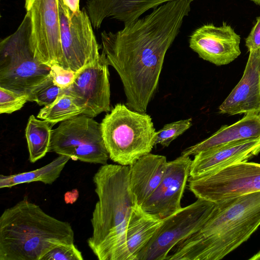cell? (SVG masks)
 <instances>
[{
    "instance_id": "cell-1",
    "label": "cell",
    "mask_w": 260,
    "mask_h": 260,
    "mask_svg": "<svg viewBox=\"0 0 260 260\" xmlns=\"http://www.w3.org/2000/svg\"><path fill=\"white\" fill-rule=\"evenodd\" d=\"M192 0H178L124 23L115 32L101 33V54L119 76L130 109L146 113L158 85L166 54L191 11Z\"/></svg>"
},
{
    "instance_id": "cell-2",
    "label": "cell",
    "mask_w": 260,
    "mask_h": 260,
    "mask_svg": "<svg viewBox=\"0 0 260 260\" xmlns=\"http://www.w3.org/2000/svg\"><path fill=\"white\" fill-rule=\"evenodd\" d=\"M260 226V191L219 203L196 233L178 243L166 260H219Z\"/></svg>"
},
{
    "instance_id": "cell-3",
    "label": "cell",
    "mask_w": 260,
    "mask_h": 260,
    "mask_svg": "<svg viewBox=\"0 0 260 260\" xmlns=\"http://www.w3.org/2000/svg\"><path fill=\"white\" fill-rule=\"evenodd\" d=\"M98 200L90 219L88 247L99 260H118L126 227L137 205L129 187V166L102 165L93 177Z\"/></svg>"
},
{
    "instance_id": "cell-4",
    "label": "cell",
    "mask_w": 260,
    "mask_h": 260,
    "mask_svg": "<svg viewBox=\"0 0 260 260\" xmlns=\"http://www.w3.org/2000/svg\"><path fill=\"white\" fill-rule=\"evenodd\" d=\"M74 240L69 222L49 215L25 197L0 217V260H41L56 245Z\"/></svg>"
},
{
    "instance_id": "cell-5",
    "label": "cell",
    "mask_w": 260,
    "mask_h": 260,
    "mask_svg": "<svg viewBox=\"0 0 260 260\" xmlns=\"http://www.w3.org/2000/svg\"><path fill=\"white\" fill-rule=\"evenodd\" d=\"M101 126L109 158L119 165H131L155 146L157 131L150 116L125 105H115Z\"/></svg>"
},
{
    "instance_id": "cell-6",
    "label": "cell",
    "mask_w": 260,
    "mask_h": 260,
    "mask_svg": "<svg viewBox=\"0 0 260 260\" xmlns=\"http://www.w3.org/2000/svg\"><path fill=\"white\" fill-rule=\"evenodd\" d=\"M26 13L17 30L0 43V87L28 95L49 75L50 67L35 56Z\"/></svg>"
},
{
    "instance_id": "cell-7",
    "label": "cell",
    "mask_w": 260,
    "mask_h": 260,
    "mask_svg": "<svg viewBox=\"0 0 260 260\" xmlns=\"http://www.w3.org/2000/svg\"><path fill=\"white\" fill-rule=\"evenodd\" d=\"M93 118L80 114L61 122L52 131L49 151L84 162L107 164L110 158L101 123Z\"/></svg>"
},
{
    "instance_id": "cell-8",
    "label": "cell",
    "mask_w": 260,
    "mask_h": 260,
    "mask_svg": "<svg viewBox=\"0 0 260 260\" xmlns=\"http://www.w3.org/2000/svg\"><path fill=\"white\" fill-rule=\"evenodd\" d=\"M216 205L198 198L190 205L164 218L161 226L139 253L137 260H166L178 243L202 228Z\"/></svg>"
},
{
    "instance_id": "cell-9",
    "label": "cell",
    "mask_w": 260,
    "mask_h": 260,
    "mask_svg": "<svg viewBox=\"0 0 260 260\" xmlns=\"http://www.w3.org/2000/svg\"><path fill=\"white\" fill-rule=\"evenodd\" d=\"M189 188L197 198L215 203L260 191V164L242 162L194 178Z\"/></svg>"
},
{
    "instance_id": "cell-10",
    "label": "cell",
    "mask_w": 260,
    "mask_h": 260,
    "mask_svg": "<svg viewBox=\"0 0 260 260\" xmlns=\"http://www.w3.org/2000/svg\"><path fill=\"white\" fill-rule=\"evenodd\" d=\"M58 3L62 52L61 66L76 73L100 57L101 47L85 8L74 13L62 0H58Z\"/></svg>"
},
{
    "instance_id": "cell-11",
    "label": "cell",
    "mask_w": 260,
    "mask_h": 260,
    "mask_svg": "<svg viewBox=\"0 0 260 260\" xmlns=\"http://www.w3.org/2000/svg\"><path fill=\"white\" fill-rule=\"evenodd\" d=\"M30 20V44L36 58L50 67L61 65L58 0H24Z\"/></svg>"
},
{
    "instance_id": "cell-12",
    "label": "cell",
    "mask_w": 260,
    "mask_h": 260,
    "mask_svg": "<svg viewBox=\"0 0 260 260\" xmlns=\"http://www.w3.org/2000/svg\"><path fill=\"white\" fill-rule=\"evenodd\" d=\"M109 65L102 57L76 73L73 82L63 92L74 98L82 114L94 118L111 111Z\"/></svg>"
},
{
    "instance_id": "cell-13",
    "label": "cell",
    "mask_w": 260,
    "mask_h": 260,
    "mask_svg": "<svg viewBox=\"0 0 260 260\" xmlns=\"http://www.w3.org/2000/svg\"><path fill=\"white\" fill-rule=\"evenodd\" d=\"M191 161L189 156L181 155L168 162L161 182L141 208L162 219L181 209V201L189 177Z\"/></svg>"
},
{
    "instance_id": "cell-14",
    "label": "cell",
    "mask_w": 260,
    "mask_h": 260,
    "mask_svg": "<svg viewBox=\"0 0 260 260\" xmlns=\"http://www.w3.org/2000/svg\"><path fill=\"white\" fill-rule=\"evenodd\" d=\"M241 37L225 22L216 26L205 24L189 36V46L199 56L219 66L230 63L241 53Z\"/></svg>"
},
{
    "instance_id": "cell-15",
    "label": "cell",
    "mask_w": 260,
    "mask_h": 260,
    "mask_svg": "<svg viewBox=\"0 0 260 260\" xmlns=\"http://www.w3.org/2000/svg\"><path fill=\"white\" fill-rule=\"evenodd\" d=\"M218 110L229 115L260 113V49L249 51L242 77Z\"/></svg>"
},
{
    "instance_id": "cell-16",
    "label": "cell",
    "mask_w": 260,
    "mask_h": 260,
    "mask_svg": "<svg viewBox=\"0 0 260 260\" xmlns=\"http://www.w3.org/2000/svg\"><path fill=\"white\" fill-rule=\"evenodd\" d=\"M260 152V138L202 151L192 160L189 177H199L228 166L248 161Z\"/></svg>"
},
{
    "instance_id": "cell-17",
    "label": "cell",
    "mask_w": 260,
    "mask_h": 260,
    "mask_svg": "<svg viewBox=\"0 0 260 260\" xmlns=\"http://www.w3.org/2000/svg\"><path fill=\"white\" fill-rule=\"evenodd\" d=\"M174 1L178 0H88L85 9L92 26L99 29L106 18L128 23L150 9Z\"/></svg>"
},
{
    "instance_id": "cell-18",
    "label": "cell",
    "mask_w": 260,
    "mask_h": 260,
    "mask_svg": "<svg viewBox=\"0 0 260 260\" xmlns=\"http://www.w3.org/2000/svg\"><path fill=\"white\" fill-rule=\"evenodd\" d=\"M168 161L164 155L148 153L129 166V187L137 205L141 206L161 182Z\"/></svg>"
},
{
    "instance_id": "cell-19",
    "label": "cell",
    "mask_w": 260,
    "mask_h": 260,
    "mask_svg": "<svg viewBox=\"0 0 260 260\" xmlns=\"http://www.w3.org/2000/svg\"><path fill=\"white\" fill-rule=\"evenodd\" d=\"M259 138L260 113L246 114L237 122L222 126L209 138L186 148L181 155L194 156L211 148Z\"/></svg>"
},
{
    "instance_id": "cell-20",
    "label": "cell",
    "mask_w": 260,
    "mask_h": 260,
    "mask_svg": "<svg viewBox=\"0 0 260 260\" xmlns=\"http://www.w3.org/2000/svg\"><path fill=\"white\" fill-rule=\"evenodd\" d=\"M163 222V219L136 205L129 219L125 240L118 260H137L140 252L147 244Z\"/></svg>"
},
{
    "instance_id": "cell-21",
    "label": "cell",
    "mask_w": 260,
    "mask_h": 260,
    "mask_svg": "<svg viewBox=\"0 0 260 260\" xmlns=\"http://www.w3.org/2000/svg\"><path fill=\"white\" fill-rule=\"evenodd\" d=\"M71 159L69 156L59 155L47 165L36 170L18 174L0 175V188H10L18 184L39 181L52 184L60 176Z\"/></svg>"
},
{
    "instance_id": "cell-22",
    "label": "cell",
    "mask_w": 260,
    "mask_h": 260,
    "mask_svg": "<svg viewBox=\"0 0 260 260\" xmlns=\"http://www.w3.org/2000/svg\"><path fill=\"white\" fill-rule=\"evenodd\" d=\"M53 125L34 115L29 116L25 132L30 162L42 158L49 151Z\"/></svg>"
},
{
    "instance_id": "cell-23",
    "label": "cell",
    "mask_w": 260,
    "mask_h": 260,
    "mask_svg": "<svg viewBox=\"0 0 260 260\" xmlns=\"http://www.w3.org/2000/svg\"><path fill=\"white\" fill-rule=\"evenodd\" d=\"M83 112V108L74 98L63 90L53 103L40 110L37 118L55 124L82 114Z\"/></svg>"
},
{
    "instance_id": "cell-24",
    "label": "cell",
    "mask_w": 260,
    "mask_h": 260,
    "mask_svg": "<svg viewBox=\"0 0 260 260\" xmlns=\"http://www.w3.org/2000/svg\"><path fill=\"white\" fill-rule=\"evenodd\" d=\"M62 92L63 89L54 84L50 74L31 91L28 100L45 106L53 103Z\"/></svg>"
},
{
    "instance_id": "cell-25",
    "label": "cell",
    "mask_w": 260,
    "mask_h": 260,
    "mask_svg": "<svg viewBox=\"0 0 260 260\" xmlns=\"http://www.w3.org/2000/svg\"><path fill=\"white\" fill-rule=\"evenodd\" d=\"M192 124V118H190L165 125L157 131L155 145L159 144L164 147L169 146L173 140L189 129Z\"/></svg>"
},
{
    "instance_id": "cell-26",
    "label": "cell",
    "mask_w": 260,
    "mask_h": 260,
    "mask_svg": "<svg viewBox=\"0 0 260 260\" xmlns=\"http://www.w3.org/2000/svg\"><path fill=\"white\" fill-rule=\"evenodd\" d=\"M28 101L26 94L0 87L1 114H11L19 110Z\"/></svg>"
},
{
    "instance_id": "cell-27",
    "label": "cell",
    "mask_w": 260,
    "mask_h": 260,
    "mask_svg": "<svg viewBox=\"0 0 260 260\" xmlns=\"http://www.w3.org/2000/svg\"><path fill=\"white\" fill-rule=\"evenodd\" d=\"M82 252L73 243L59 244L52 248L41 260H83Z\"/></svg>"
},
{
    "instance_id": "cell-28",
    "label": "cell",
    "mask_w": 260,
    "mask_h": 260,
    "mask_svg": "<svg viewBox=\"0 0 260 260\" xmlns=\"http://www.w3.org/2000/svg\"><path fill=\"white\" fill-rule=\"evenodd\" d=\"M50 74L54 84L62 89L68 88L72 84L76 76L74 71L55 64L50 67Z\"/></svg>"
},
{
    "instance_id": "cell-29",
    "label": "cell",
    "mask_w": 260,
    "mask_h": 260,
    "mask_svg": "<svg viewBox=\"0 0 260 260\" xmlns=\"http://www.w3.org/2000/svg\"><path fill=\"white\" fill-rule=\"evenodd\" d=\"M245 46L249 52L260 49V16L256 18V23L245 39Z\"/></svg>"
},
{
    "instance_id": "cell-30",
    "label": "cell",
    "mask_w": 260,
    "mask_h": 260,
    "mask_svg": "<svg viewBox=\"0 0 260 260\" xmlns=\"http://www.w3.org/2000/svg\"><path fill=\"white\" fill-rule=\"evenodd\" d=\"M64 4L72 12L75 13L79 11V1L80 0H62Z\"/></svg>"
},
{
    "instance_id": "cell-31",
    "label": "cell",
    "mask_w": 260,
    "mask_h": 260,
    "mask_svg": "<svg viewBox=\"0 0 260 260\" xmlns=\"http://www.w3.org/2000/svg\"><path fill=\"white\" fill-rule=\"evenodd\" d=\"M250 260H258L260 259V251L254 255L252 257L249 258Z\"/></svg>"
},
{
    "instance_id": "cell-32",
    "label": "cell",
    "mask_w": 260,
    "mask_h": 260,
    "mask_svg": "<svg viewBox=\"0 0 260 260\" xmlns=\"http://www.w3.org/2000/svg\"><path fill=\"white\" fill-rule=\"evenodd\" d=\"M253 2L254 4L257 5H260V0H250Z\"/></svg>"
}]
</instances>
